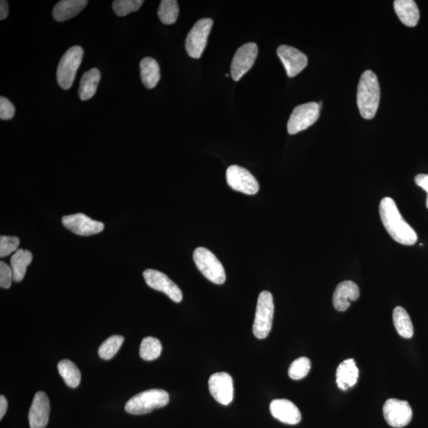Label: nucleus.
<instances>
[{
  "mask_svg": "<svg viewBox=\"0 0 428 428\" xmlns=\"http://www.w3.org/2000/svg\"><path fill=\"white\" fill-rule=\"evenodd\" d=\"M32 260L33 255L28 250L19 249L15 252L10 259L15 282L19 283L24 278L26 268L30 265Z\"/></svg>",
  "mask_w": 428,
  "mask_h": 428,
  "instance_id": "24",
  "label": "nucleus"
},
{
  "mask_svg": "<svg viewBox=\"0 0 428 428\" xmlns=\"http://www.w3.org/2000/svg\"><path fill=\"white\" fill-rule=\"evenodd\" d=\"M213 21L211 19H202L197 21L186 39V51L192 58L199 59L207 45Z\"/></svg>",
  "mask_w": 428,
  "mask_h": 428,
  "instance_id": "8",
  "label": "nucleus"
},
{
  "mask_svg": "<svg viewBox=\"0 0 428 428\" xmlns=\"http://www.w3.org/2000/svg\"><path fill=\"white\" fill-rule=\"evenodd\" d=\"M100 79L101 73L100 70L97 69H92L82 76L79 89V96L81 100H89L96 95Z\"/></svg>",
  "mask_w": 428,
  "mask_h": 428,
  "instance_id": "23",
  "label": "nucleus"
},
{
  "mask_svg": "<svg viewBox=\"0 0 428 428\" xmlns=\"http://www.w3.org/2000/svg\"><path fill=\"white\" fill-rule=\"evenodd\" d=\"M277 53L289 78H292L298 75L308 64V58L305 54L296 48L281 46L278 48Z\"/></svg>",
  "mask_w": 428,
  "mask_h": 428,
  "instance_id": "15",
  "label": "nucleus"
},
{
  "mask_svg": "<svg viewBox=\"0 0 428 428\" xmlns=\"http://www.w3.org/2000/svg\"><path fill=\"white\" fill-rule=\"evenodd\" d=\"M124 342V337L122 336H112L104 341L100 348H98V355L104 360H109L118 353L120 348Z\"/></svg>",
  "mask_w": 428,
  "mask_h": 428,
  "instance_id": "29",
  "label": "nucleus"
},
{
  "mask_svg": "<svg viewBox=\"0 0 428 428\" xmlns=\"http://www.w3.org/2000/svg\"><path fill=\"white\" fill-rule=\"evenodd\" d=\"M57 369L66 385L70 388L79 386L81 374L78 367L73 362L68 359L62 360L58 364Z\"/></svg>",
  "mask_w": 428,
  "mask_h": 428,
  "instance_id": "26",
  "label": "nucleus"
},
{
  "mask_svg": "<svg viewBox=\"0 0 428 428\" xmlns=\"http://www.w3.org/2000/svg\"><path fill=\"white\" fill-rule=\"evenodd\" d=\"M169 402V395L163 389H150L130 398L125 404L126 413L132 415H144L154 409L166 407Z\"/></svg>",
  "mask_w": 428,
  "mask_h": 428,
  "instance_id": "3",
  "label": "nucleus"
},
{
  "mask_svg": "<svg viewBox=\"0 0 428 428\" xmlns=\"http://www.w3.org/2000/svg\"><path fill=\"white\" fill-rule=\"evenodd\" d=\"M162 353V345L157 338L149 337L143 339L140 347V356L145 361L155 360Z\"/></svg>",
  "mask_w": 428,
  "mask_h": 428,
  "instance_id": "27",
  "label": "nucleus"
},
{
  "mask_svg": "<svg viewBox=\"0 0 428 428\" xmlns=\"http://www.w3.org/2000/svg\"><path fill=\"white\" fill-rule=\"evenodd\" d=\"M258 56L256 43H247L235 53L231 64V74L235 81H239L254 65Z\"/></svg>",
  "mask_w": 428,
  "mask_h": 428,
  "instance_id": "12",
  "label": "nucleus"
},
{
  "mask_svg": "<svg viewBox=\"0 0 428 428\" xmlns=\"http://www.w3.org/2000/svg\"><path fill=\"white\" fill-rule=\"evenodd\" d=\"M9 14L8 3L6 0H1L0 2V19L4 20Z\"/></svg>",
  "mask_w": 428,
  "mask_h": 428,
  "instance_id": "36",
  "label": "nucleus"
},
{
  "mask_svg": "<svg viewBox=\"0 0 428 428\" xmlns=\"http://www.w3.org/2000/svg\"><path fill=\"white\" fill-rule=\"evenodd\" d=\"M87 3V0H62L54 7L53 18L57 21L73 19L85 8Z\"/></svg>",
  "mask_w": 428,
  "mask_h": 428,
  "instance_id": "20",
  "label": "nucleus"
},
{
  "mask_svg": "<svg viewBox=\"0 0 428 428\" xmlns=\"http://www.w3.org/2000/svg\"><path fill=\"white\" fill-rule=\"evenodd\" d=\"M20 241L18 238L1 235L0 238V257H6L17 251Z\"/></svg>",
  "mask_w": 428,
  "mask_h": 428,
  "instance_id": "32",
  "label": "nucleus"
},
{
  "mask_svg": "<svg viewBox=\"0 0 428 428\" xmlns=\"http://www.w3.org/2000/svg\"><path fill=\"white\" fill-rule=\"evenodd\" d=\"M8 407V404L7 399L1 395V396H0V420H2L5 414H6Z\"/></svg>",
  "mask_w": 428,
  "mask_h": 428,
  "instance_id": "37",
  "label": "nucleus"
},
{
  "mask_svg": "<svg viewBox=\"0 0 428 428\" xmlns=\"http://www.w3.org/2000/svg\"><path fill=\"white\" fill-rule=\"evenodd\" d=\"M14 281L13 271L6 262H0V287L9 289Z\"/></svg>",
  "mask_w": 428,
  "mask_h": 428,
  "instance_id": "33",
  "label": "nucleus"
},
{
  "mask_svg": "<svg viewBox=\"0 0 428 428\" xmlns=\"http://www.w3.org/2000/svg\"><path fill=\"white\" fill-rule=\"evenodd\" d=\"M380 85L377 75L371 70L364 71L361 75L357 104L362 117L365 119L374 118L380 102Z\"/></svg>",
  "mask_w": 428,
  "mask_h": 428,
  "instance_id": "2",
  "label": "nucleus"
},
{
  "mask_svg": "<svg viewBox=\"0 0 428 428\" xmlns=\"http://www.w3.org/2000/svg\"><path fill=\"white\" fill-rule=\"evenodd\" d=\"M193 257L197 269L208 280L217 285L226 282L224 267L213 252L200 247L195 250Z\"/></svg>",
  "mask_w": 428,
  "mask_h": 428,
  "instance_id": "4",
  "label": "nucleus"
},
{
  "mask_svg": "<svg viewBox=\"0 0 428 428\" xmlns=\"http://www.w3.org/2000/svg\"><path fill=\"white\" fill-rule=\"evenodd\" d=\"M274 305L273 296L270 292H262L258 298L253 333L258 339H265L272 328Z\"/></svg>",
  "mask_w": 428,
  "mask_h": 428,
  "instance_id": "6",
  "label": "nucleus"
},
{
  "mask_svg": "<svg viewBox=\"0 0 428 428\" xmlns=\"http://www.w3.org/2000/svg\"><path fill=\"white\" fill-rule=\"evenodd\" d=\"M83 57L84 49L80 46H73L70 48L60 59L57 78L59 85L63 89L69 90L73 86Z\"/></svg>",
  "mask_w": 428,
  "mask_h": 428,
  "instance_id": "5",
  "label": "nucleus"
},
{
  "mask_svg": "<svg viewBox=\"0 0 428 428\" xmlns=\"http://www.w3.org/2000/svg\"><path fill=\"white\" fill-rule=\"evenodd\" d=\"M143 276L150 287L166 294L175 303H179L183 300V293L177 284L170 279L166 274L148 269Z\"/></svg>",
  "mask_w": 428,
  "mask_h": 428,
  "instance_id": "11",
  "label": "nucleus"
},
{
  "mask_svg": "<svg viewBox=\"0 0 428 428\" xmlns=\"http://www.w3.org/2000/svg\"><path fill=\"white\" fill-rule=\"evenodd\" d=\"M140 69L142 83L147 89H154L161 80L160 66L157 60L152 57L143 59L140 63Z\"/></svg>",
  "mask_w": 428,
  "mask_h": 428,
  "instance_id": "22",
  "label": "nucleus"
},
{
  "mask_svg": "<svg viewBox=\"0 0 428 428\" xmlns=\"http://www.w3.org/2000/svg\"><path fill=\"white\" fill-rule=\"evenodd\" d=\"M415 183L417 186H420L427 192V197L426 202V206L428 208V175L419 174L415 177Z\"/></svg>",
  "mask_w": 428,
  "mask_h": 428,
  "instance_id": "35",
  "label": "nucleus"
},
{
  "mask_svg": "<svg viewBox=\"0 0 428 428\" xmlns=\"http://www.w3.org/2000/svg\"><path fill=\"white\" fill-rule=\"evenodd\" d=\"M359 378V369L353 359L344 360L338 366L337 371V386L342 391L353 387Z\"/></svg>",
  "mask_w": 428,
  "mask_h": 428,
  "instance_id": "19",
  "label": "nucleus"
},
{
  "mask_svg": "<svg viewBox=\"0 0 428 428\" xmlns=\"http://www.w3.org/2000/svg\"><path fill=\"white\" fill-rule=\"evenodd\" d=\"M144 1L142 0H115L113 2V9L115 14L120 17L139 10Z\"/></svg>",
  "mask_w": 428,
  "mask_h": 428,
  "instance_id": "31",
  "label": "nucleus"
},
{
  "mask_svg": "<svg viewBox=\"0 0 428 428\" xmlns=\"http://www.w3.org/2000/svg\"><path fill=\"white\" fill-rule=\"evenodd\" d=\"M383 414L389 426L402 428L413 418V410L406 400L391 398L383 406Z\"/></svg>",
  "mask_w": 428,
  "mask_h": 428,
  "instance_id": "10",
  "label": "nucleus"
},
{
  "mask_svg": "<svg viewBox=\"0 0 428 428\" xmlns=\"http://www.w3.org/2000/svg\"><path fill=\"white\" fill-rule=\"evenodd\" d=\"M271 415L284 424L295 425L301 420V415L297 406L287 399L274 400L270 404Z\"/></svg>",
  "mask_w": 428,
  "mask_h": 428,
  "instance_id": "17",
  "label": "nucleus"
},
{
  "mask_svg": "<svg viewBox=\"0 0 428 428\" xmlns=\"http://www.w3.org/2000/svg\"><path fill=\"white\" fill-rule=\"evenodd\" d=\"M360 295L358 285L353 281L340 283L333 294L334 308L339 312L347 310L350 303L359 299Z\"/></svg>",
  "mask_w": 428,
  "mask_h": 428,
  "instance_id": "18",
  "label": "nucleus"
},
{
  "mask_svg": "<svg viewBox=\"0 0 428 428\" xmlns=\"http://www.w3.org/2000/svg\"><path fill=\"white\" fill-rule=\"evenodd\" d=\"M393 325L400 337L410 339L413 337L414 328L410 316L403 307L398 306L393 312Z\"/></svg>",
  "mask_w": 428,
  "mask_h": 428,
  "instance_id": "25",
  "label": "nucleus"
},
{
  "mask_svg": "<svg viewBox=\"0 0 428 428\" xmlns=\"http://www.w3.org/2000/svg\"><path fill=\"white\" fill-rule=\"evenodd\" d=\"M179 13L178 2L175 0H163L158 9L159 19L166 25L174 24L177 21Z\"/></svg>",
  "mask_w": 428,
  "mask_h": 428,
  "instance_id": "28",
  "label": "nucleus"
},
{
  "mask_svg": "<svg viewBox=\"0 0 428 428\" xmlns=\"http://www.w3.org/2000/svg\"><path fill=\"white\" fill-rule=\"evenodd\" d=\"M62 224L71 232L80 235H91L100 233L104 229V224L93 220L84 213L71 214L62 218Z\"/></svg>",
  "mask_w": 428,
  "mask_h": 428,
  "instance_id": "13",
  "label": "nucleus"
},
{
  "mask_svg": "<svg viewBox=\"0 0 428 428\" xmlns=\"http://www.w3.org/2000/svg\"><path fill=\"white\" fill-rule=\"evenodd\" d=\"M227 183L234 190L248 195H254L260 190L256 179L248 170L238 166H230L226 171Z\"/></svg>",
  "mask_w": 428,
  "mask_h": 428,
  "instance_id": "9",
  "label": "nucleus"
},
{
  "mask_svg": "<svg viewBox=\"0 0 428 428\" xmlns=\"http://www.w3.org/2000/svg\"><path fill=\"white\" fill-rule=\"evenodd\" d=\"M321 107L316 102H309L295 107L287 124L289 134L294 135L314 125L320 116Z\"/></svg>",
  "mask_w": 428,
  "mask_h": 428,
  "instance_id": "7",
  "label": "nucleus"
},
{
  "mask_svg": "<svg viewBox=\"0 0 428 428\" xmlns=\"http://www.w3.org/2000/svg\"><path fill=\"white\" fill-rule=\"evenodd\" d=\"M15 108L12 102L7 98H0V118L1 120H10L14 117Z\"/></svg>",
  "mask_w": 428,
  "mask_h": 428,
  "instance_id": "34",
  "label": "nucleus"
},
{
  "mask_svg": "<svg viewBox=\"0 0 428 428\" xmlns=\"http://www.w3.org/2000/svg\"><path fill=\"white\" fill-rule=\"evenodd\" d=\"M380 214L384 227L398 243L411 246L417 242L418 237L400 214L396 202L391 197H384L380 205Z\"/></svg>",
  "mask_w": 428,
  "mask_h": 428,
  "instance_id": "1",
  "label": "nucleus"
},
{
  "mask_svg": "<svg viewBox=\"0 0 428 428\" xmlns=\"http://www.w3.org/2000/svg\"><path fill=\"white\" fill-rule=\"evenodd\" d=\"M394 10L402 23L409 27H414L420 20V10L413 0H396Z\"/></svg>",
  "mask_w": 428,
  "mask_h": 428,
  "instance_id": "21",
  "label": "nucleus"
},
{
  "mask_svg": "<svg viewBox=\"0 0 428 428\" xmlns=\"http://www.w3.org/2000/svg\"><path fill=\"white\" fill-rule=\"evenodd\" d=\"M51 413V403L44 392H37L29 411L28 419L30 428H46Z\"/></svg>",
  "mask_w": 428,
  "mask_h": 428,
  "instance_id": "16",
  "label": "nucleus"
},
{
  "mask_svg": "<svg viewBox=\"0 0 428 428\" xmlns=\"http://www.w3.org/2000/svg\"><path fill=\"white\" fill-rule=\"evenodd\" d=\"M208 389L214 399L223 405H229L233 400V380L227 373H216L208 380Z\"/></svg>",
  "mask_w": 428,
  "mask_h": 428,
  "instance_id": "14",
  "label": "nucleus"
},
{
  "mask_svg": "<svg viewBox=\"0 0 428 428\" xmlns=\"http://www.w3.org/2000/svg\"><path fill=\"white\" fill-rule=\"evenodd\" d=\"M311 369L310 360L305 357H301L293 362L290 365L288 374L293 380H301L308 375Z\"/></svg>",
  "mask_w": 428,
  "mask_h": 428,
  "instance_id": "30",
  "label": "nucleus"
}]
</instances>
